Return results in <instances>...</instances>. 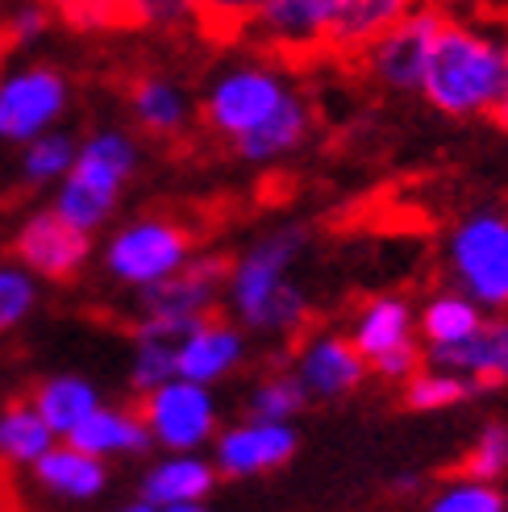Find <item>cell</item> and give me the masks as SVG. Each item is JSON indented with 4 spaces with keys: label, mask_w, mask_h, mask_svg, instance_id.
<instances>
[{
    "label": "cell",
    "mask_w": 508,
    "mask_h": 512,
    "mask_svg": "<svg viewBox=\"0 0 508 512\" xmlns=\"http://www.w3.org/2000/svg\"><path fill=\"white\" fill-rule=\"evenodd\" d=\"M413 5H421V0H334V17H329V59L354 63Z\"/></svg>",
    "instance_id": "21"
},
{
    "label": "cell",
    "mask_w": 508,
    "mask_h": 512,
    "mask_svg": "<svg viewBox=\"0 0 508 512\" xmlns=\"http://www.w3.org/2000/svg\"><path fill=\"white\" fill-rule=\"evenodd\" d=\"M309 404V392L292 367L284 371H271L263 375L259 383L250 388V400H246V413L250 417H267V421H296V413Z\"/></svg>",
    "instance_id": "30"
},
{
    "label": "cell",
    "mask_w": 508,
    "mask_h": 512,
    "mask_svg": "<svg viewBox=\"0 0 508 512\" xmlns=\"http://www.w3.org/2000/svg\"><path fill=\"white\" fill-rule=\"evenodd\" d=\"M142 417L155 446L163 450H200L217 438L221 413L217 396L209 383H196L184 375L163 379L159 388H150L142 396Z\"/></svg>",
    "instance_id": "10"
},
{
    "label": "cell",
    "mask_w": 508,
    "mask_h": 512,
    "mask_svg": "<svg viewBox=\"0 0 508 512\" xmlns=\"http://www.w3.org/2000/svg\"><path fill=\"white\" fill-rule=\"evenodd\" d=\"M71 105V84L59 67L25 63L0 80V142L25 146L30 138L55 130Z\"/></svg>",
    "instance_id": "11"
},
{
    "label": "cell",
    "mask_w": 508,
    "mask_h": 512,
    "mask_svg": "<svg viewBox=\"0 0 508 512\" xmlns=\"http://www.w3.org/2000/svg\"><path fill=\"white\" fill-rule=\"evenodd\" d=\"M504 88L508 34L484 21L446 13L417 96H425V105H434L446 117H492Z\"/></svg>",
    "instance_id": "2"
},
{
    "label": "cell",
    "mask_w": 508,
    "mask_h": 512,
    "mask_svg": "<svg viewBox=\"0 0 508 512\" xmlns=\"http://www.w3.org/2000/svg\"><path fill=\"white\" fill-rule=\"evenodd\" d=\"M34 408L46 417V425L59 433V438H67V433L80 429L100 404V392L92 388V383L84 375H50L42 379L38 388H34Z\"/></svg>",
    "instance_id": "25"
},
{
    "label": "cell",
    "mask_w": 508,
    "mask_h": 512,
    "mask_svg": "<svg viewBox=\"0 0 508 512\" xmlns=\"http://www.w3.org/2000/svg\"><path fill=\"white\" fill-rule=\"evenodd\" d=\"M55 13L71 30H113V25H130L121 0H55Z\"/></svg>",
    "instance_id": "36"
},
{
    "label": "cell",
    "mask_w": 508,
    "mask_h": 512,
    "mask_svg": "<svg viewBox=\"0 0 508 512\" xmlns=\"http://www.w3.org/2000/svg\"><path fill=\"white\" fill-rule=\"evenodd\" d=\"M175 375V342L159 334H134V367H130V388L146 396L159 388L163 379Z\"/></svg>",
    "instance_id": "32"
},
{
    "label": "cell",
    "mask_w": 508,
    "mask_h": 512,
    "mask_svg": "<svg viewBox=\"0 0 508 512\" xmlns=\"http://www.w3.org/2000/svg\"><path fill=\"white\" fill-rule=\"evenodd\" d=\"M425 363L467 375L475 388H508V309L488 313L484 329L454 346H425Z\"/></svg>",
    "instance_id": "17"
},
{
    "label": "cell",
    "mask_w": 508,
    "mask_h": 512,
    "mask_svg": "<svg viewBox=\"0 0 508 512\" xmlns=\"http://www.w3.org/2000/svg\"><path fill=\"white\" fill-rule=\"evenodd\" d=\"M492 121L500 125V130H508V88L500 92V100H496V109H492Z\"/></svg>",
    "instance_id": "38"
},
{
    "label": "cell",
    "mask_w": 508,
    "mask_h": 512,
    "mask_svg": "<svg viewBox=\"0 0 508 512\" xmlns=\"http://www.w3.org/2000/svg\"><path fill=\"white\" fill-rule=\"evenodd\" d=\"M313 138V105L309 96H304L300 88L288 92V100L279 105L259 130L242 134L234 146V155L250 167H271V163H284L288 155H296V150Z\"/></svg>",
    "instance_id": "19"
},
{
    "label": "cell",
    "mask_w": 508,
    "mask_h": 512,
    "mask_svg": "<svg viewBox=\"0 0 508 512\" xmlns=\"http://www.w3.org/2000/svg\"><path fill=\"white\" fill-rule=\"evenodd\" d=\"M13 259L34 271L38 279H75L88 259H92V234L80 225H71L63 213L55 209H38L21 221V229L13 234Z\"/></svg>",
    "instance_id": "12"
},
{
    "label": "cell",
    "mask_w": 508,
    "mask_h": 512,
    "mask_svg": "<svg viewBox=\"0 0 508 512\" xmlns=\"http://www.w3.org/2000/svg\"><path fill=\"white\" fill-rule=\"evenodd\" d=\"M130 113L150 138H180L192 125V96L167 75H138L130 88Z\"/></svg>",
    "instance_id": "22"
},
{
    "label": "cell",
    "mask_w": 508,
    "mask_h": 512,
    "mask_svg": "<svg viewBox=\"0 0 508 512\" xmlns=\"http://www.w3.org/2000/svg\"><path fill=\"white\" fill-rule=\"evenodd\" d=\"M475 392L479 388L467 375L450 371V367H434V363H421L400 383V400H404V408H413V413H442V408L463 404Z\"/></svg>",
    "instance_id": "27"
},
{
    "label": "cell",
    "mask_w": 508,
    "mask_h": 512,
    "mask_svg": "<svg viewBox=\"0 0 508 512\" xmlns=\"http://www.w3.org/2000/svg\"><path fill=\"white\" fill-rule=\"evenodd\" d=\"M50 17H55V9L46 5V0H30V5H21L9 21L5 30H0V38H5V46H25V42H38L46 34Z\"/></svg>",
    "instance_id": "37"
},
{
    "label": "cell",
    "mask_w": 508,
    "mask_h": 512,
    "mask_svg": "<svg viewBox=\"0 0 508 512\" xmlns=\"http://www.w3.org/2000/svg\"><path fill=\"white\" fill-rule=\"evenodd\" d=\"M134 171H138V142L125 130H96L75 150V163L59 179L50 209L63 213L71 225L96 234L117 213L121 192L134 179Z\"/></svg>",
    "instance_id": "3"
},
{
    "label": "cell",
    "mask_w": 508,
    "mask_h": 512,
    "mask_svg": "<svg viewBox=\"0 0 508 512\" xmlns=\"http://www.w3.org/2000/svg\"><path fill=\"white\" fill-rule=\"evenodd\" d=\"M59 442L34 400H13L0 413V467H34L38 458Z\"/></svg>",
    "instance_id": "26"
},
{
    "label": "cell",
    "mask_w": 508,
    "mask_h": 512,
    "mask_svg": "<svg viewBox=\"0 0 508 512\" xmlns=\"http://www.w3.org/2000/svg\"><path fill=\"white\" fill-rule=\"evenodd\" d=\"M459 471L484 475V479H496V483L508 479V425L504 421H492V425L479 429V438L471 442Z\"/></svg>",
    "instance_id": "35"
},
{
    "label": "cell",
    "mask_w": 508,
    "mask_h": 512,
    "mask_svg": "<svg viewBox=\"0 0 508 512\" xmlns=\"http://www.w3.org/2000/svg\"><path fill=\"white\" fill-rule=\"evenodd\" d=\"M30 471L38 479V488L59 500H96L109 488V458H100L67 438L50 446Z\"/></svg>",
    "instance_id": "20"
},
{
    "label": "cell",
    "mask_w": 508,
    "mask_h": 512,
    "mask_svg": "<svg viewBox=\"0 0 508 512\" xmlns=\"http://www.w3.org/2000/svg\"><path fill=\"white\" fill-rule=\"evenodd\" d=\"M350 342L359 346V354L375 367L379 358L388 354H400L409 346H421V334H417V309L404 296L396 292H379L371 296L359 313L350 321Z\"/></svg>",
    "instance_id": "18"
},
{
    "label": "cell",
    "mask_w": 508,
    "mask_h": 512,
    "mask_svg": "<svg viewBox=\"0 0 508 512\" xmlns=\"http://www.w3.org/2000/svg\"><path fill=\"white\" fill-rule=\"evenodd\" d=\"M446 284L467 292L488 313L508 309V213L475 209L450 225L442 246Z\"/></svg>",
    "instance_id": "4"
},
{
    "label": "cell",
    "mask_w": 508,
    "mask_h": 512,
    "mask_svg": "<svg viewBox=\"0 0 508 512\" xmlns=\"http://www.w3.org/2000/svg\"><path fill=\"white\" fill-rule=\"evenodd\" d=\"M292 371L300 375L309 400H342L371 375V363L350 342V334H334V329L309 334L304 329L292 354Z\"/></svg>",
    "instance_id": "14"
},
{
    "label": "cell",
    "mask_w": 508,
    "mask_h": 512,
    "mask_svg": "<svg viewBox=\"0 0 508 512\" xmlns=\"http://www.w3.org/2000/svg\"><path fill=\"white\" fill-rule=\"evenodd\" d=\"M192 254H196V234L184 221L146 213L113 229L100 259H105V271L121 288L142 292V288H155L159 279L175 275Z\"/></svg>",
    "instance_id": "7"
},
{
    "label": "cell",
    "mask_w": 508,
    "mask_h": 512,
    "mask_svg": "<svg viewBox=\"0 0 508 512\" xmlns=\"http://www.w3.org/2000/svg\"><path fill=\"white\" fill-rule=\"evenodd\" d=\"M75 150H80V142H75L67 130H46V134H38V138H30L25 142V150H21V179L25 184H34V188H42V184H59V179L71 171V163H75Z\"/></svg>",
    "instance_id": "28"
},
{
    "label": "cell",
    "mask_w": 508,
    "mask_h": 512,
    "mask_svg": "<svg viewBox=\"0 0 508 512\" xmlns=\"http://www.w3.org/2000/svg\"><path fill=\"white\" fill-rule=\"evenodd\" d=\"M125 21L134 30H155V34H184L200 30L196 0H121Z\"/></svg>",
    "instance_id": "31"
},
{
    "label": "cell",
    "mask_w": 508,
    "mask_h": 512,
    "mask_svg": "<svg viewBox=\"0 0 508 512\" xmlns=\"http://www.w3.org/2000/svg\"><path fill=\"white\" fill-rule=\"evenodd\" d=\"M38 304V275L17 267H0V334L21 325Z\"/></svg>",
    "instance_id": "34"
},
{
    "label": "cell",
    "mask_w": 508,
    "mask_h": 512,
    "mask_svg": "<svg viewBox=\"0 0 508 512\" xmlns=\"http://www.w3.org/2000/svg\"><path fill=\"white\" fill-rule=\"evenodd\" d=\"M246 363V329L230 317H205L175 342V375L196 383H221Z\"/></svg>",
    "instance_id": "16"
},
{
    "label": "cell",
    "mask_w": 508,
    "mask_h": 512,
    "mask_svg": "<svg viewBox=\"0 0 508 512\" xmlns=\"http://www.w3.org/2000/svg\"><path fill=\"white\" fill-rule=\"evenodd\" d=\"M309 250V225H279L246 246L225 275V309L250 334L296 338L309 329L313 304L292 279V267Z\"/></svg>",
    "instance_id": "1"
},
{
    "label": "cell",
    "mask_w": 508,
    "mask_h": 512,
    "mask_svg": "<svg viewBox=\"0 0 508 512\" xmlns=\"http://www.w3.org/2000/svg\"><path fill=\"white\" fill-rule=\"evenodd\" d=\"M292 92L288 67L279 59L254 55V59H238L230 67H221L213 75V84L205 88L200 100V121L225 142H238L242 134L259 130V125L284 105Z\"/></svg>",
    "instance_id": "5"
},
{
    "label": "cell",
    "mask_w": 508,
    "mask_h": 512,
    "mask_svg": "<svg viewBox=\"0 0 508 512\" xmlns=\"http://www.w3.org/2000/svg\"><path fill=\"white\" fill-rule=\"evenodd\" d=\"M267 0H196L200 34L205 38H242Z\"/></svg>",
    "instance_id": "33"
},
{
    "label": "cell",
    "mask_w": 508,
    "mask_h": 512,
    "mask_svg": "<svg viewBox=\"0 0 508 512\" xmlns=\"http://www.w3.org/2000/svg\"><path fill=\"white\" fill-rule=\"evenodd\" d=\"M446 21V9L442 0H421L404 13L388 34H379L359 59L367 80L388 88L396 96H409V92H421V80H425V67H429V55H434V38Z\"/></svg>",
    "instance_id": "8"
},
{
    "label": "cell",
    "mask_w": 508,
    "mask_h": 512,
    "mask_svg": "<svg viewBox=\"0 0 508 512\" xmlns=\"http://www.w3.org/2000/svg\"><path fill=\"white\" fill-rule=\"evenodd\" d=\"M484 321H488L484 304H475L467 292L446 284L417 309V334L425 346H454V342L475 338L484 329Z\"/></svg>",
    "instance_id": "24"
},
{
    "label": "cell",
    "mask_w": 508,
    "mask_h": 512,
    "mask_svg": "<svg viewBox=\"0 0 508 512\" xmlns=\"http://www.w3.org/2000/svg\"><path fill=\"white\" fill-rule=\"evenodd\" d=\"M67 442L84 446L100 458H138V454H146L150 446H155L142 408L134 413V408H109V404H100L80 429L67 433Z\"/></svg>",
    "instance_id": "23"
},
{
    "label": "cell",
    "mask_w": 508,
    "mask_h": 512,
    "mask_svg": "<svg viewBox=\"0 0 508 512\" xmlns=\"http://www.w3.org/2000/svg\"><path fill=\"white\" fill-rule=\"evenodd\" d=\"M221 471L213 458H200V450H167L155 467L142 475L134 512H200L217 492Z\"/></svg>",
    "instance_id": "15"
},
{
    "label": "cell",
    "mask_w": 508,
    "mask_h": 512,
    "mask_svg": "<svg viewBox=\"0 0 508 512\" xmlns=\"http://www.w3.org/2000/svg\"><path fill=\"white\" fill-rule=\"evenodd\" d=\"M296 446H300V433L292 421L246 417L230 429H217L213 467L221 471V479H254L292 463Z\"/></svg>",
    "instance_id": "13"
},
{
    "label": "cell",
    "mask_w": 508,
    "mask_h": 512,
    "mask_svg": "<svg viewBox=\"0 0 508 512\" xmlns=\"http://www.w3.org/2000/svg\"><path fill=\"white\" fill-rule=\"evenodd\" d=\"M329 17L334 0H267L242 38H250L259 55L300 67L329 55Z\"/></svg>",
    "instance_id": "9"
},
{
    "label": "cell",
    "mask_w": 508,
    "mask_h": 512,
    "mask_svg": "<svg viewBox=\"0 0 508 512\" xmlns=\"http://www.w3.org/2000/svg\"><path fill=\"white\" fill-rule=\"evenodd\" d=\"M225 275H230V259L196 250L175 275L159 279L155 288H142V317L134 334L180 342L196 321L213 317L217 304H225Z\"/></svg>",
    "instance_id": "6"
},
{
    "label": "cell",
    "mask_w": 508,
    "mask_h": 512,
    "mask_svg": "<svg viewBox=\"0 0 508 512\" xmlns=\"http://www.w3.org/2000/svg\"><path fill=\"white\" fill-rule=\"evenodd\" d=\"M429 512H504L508 508V488L484 475H454L429 496Z\"/></svg>",
    "instance_id": "29"
}]
</instances>
